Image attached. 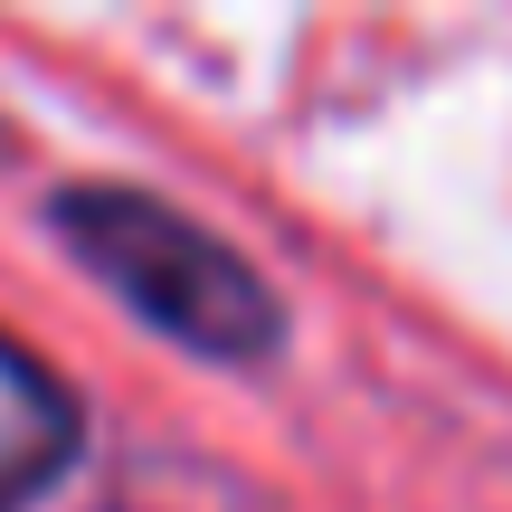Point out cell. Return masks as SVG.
Listing matches in <instances>:
<instances>
[{"label": "cell", "instance_id": "obj_2", "mask_svg": "<svg viewBox=\"0 0 512 512\" xmlns=\"http://www.w3.org/2000/svg\"><path fill=\"white\" fill-rule=\"evenodd\" d=\"M67 456H76V399L38 351L0 332V512H29Z\"/></svg>", "mask_w": 512, "mask_h": 512}, {"label": "cell", "instance_id": "obj_1", "mask_svg": "<svg viewBox=\"0 0 512 512\" xmlns=\"http://www.w3.org/2000/svg\"><path fill=\"white\" fill-rule=\"evenodd\" d=\"M76 247L105 256L114 275H124L133 294H143V313H162V323H181L190 342L209 351H247L256 332H266V294L247 285L238 266H228L219 247L200 238V228L162 219V209H133V200H76Z\"/></svg>", "mask_w": 512, "mask_h": 512}]
</instances>
